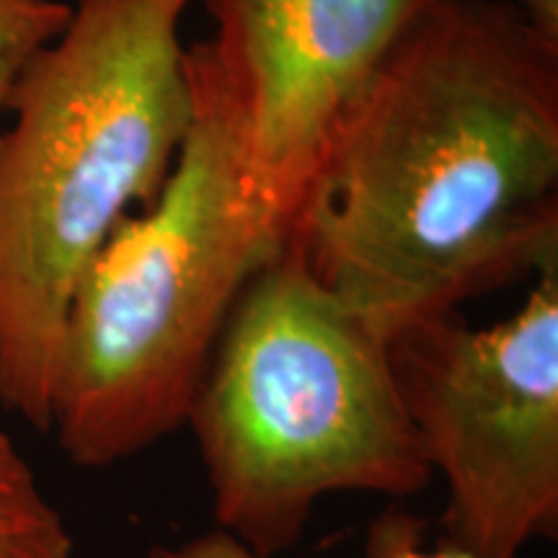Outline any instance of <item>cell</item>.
<instances>
[{
  "mask_svg": "<svg viewBox=\"0 0 558 558\" xmlns=\"http://www.w3.org/2000/svg\"><path fill=\"white\" fill-rule=\"evenodd\" d=\"M292 241L388 344L558 264V39L427 0L326 132Z\"/></svg>",
  "mask_w": 558,
  "mask_h": 558,
  "instance_id": "1",
  "label": "cell"
},
{
  "mask_svg": "<svg viewBox=\"0 0 558 558\" xmlns=\"http://www.w3.org/2000/svg\"><path fill=\"white\" fill-rule=\"evenodd\" d=\"M197 0H75L29 60L0 130V407L50 432L62 329L83 271L148 207L190 132L181 24Z\"/></svg>",
  "mask_w": 558,
  "mask_h": 558,
  "instance_id": "2",
  "label": "cell"
},
{
  "mask_svg": "<svg viewBox=\"0 0 558 558\" xmlns=\"http://www.w3.org/2000/svg\"><path fill=\"white\" fill-rule=\"evenodd\" d=\"M194 114L148 207L124 218L70 300L50 432L70 463L109 469L184 429L230 313L292 241L295 213L248 169L222 90L186 50Z\"/></svg>",
  "mask_w": 558,
  "mask_h": 558,
  "instance_id": "3",
  "label": "cell"
},
{
  "mask_svg": "<svg viewBox=\"0 0 558 558\" xmlns=\"http://www.w3.org/2000/svg\"><path fill=\"white\" fill-rule=\"evenodd\" d=\"M215 527L259 558L303 541L324 499H407L432 484L390 344L290 241L251 279L194 390Z\"/></svg>",
  "mask_w": 558,
  "mask_h": 558,
  "instance_id": "4",
  "label": "cell"
},
{
  "mask_svg": "<svg viewBox=\"0 0 558 558\" xmlns=\"http://www.w3.org/2000/svg\"><path fill=\"white\" fill-rule=\"evenodd\" d=\"M445 530L473 558H520L558 533V264L492 326L450 313L390 341Z\"/></svg>",
  "mask_w": 558,
  "mask_h": 558,
  "instance_id": "5",
  "label": "cell"
},
{
  "mask_svg": "<svg viewBox=\"0 0 558 558\" xmlns=\"http://www.w3.org/2000/svg\"><path fill=\"white\" fill-rule=\"evenodd\" d=\"M213 70L259 184L300 213L326 132L427 0H202Z\"/></svg>",
  "mask_w": 558,
  "mask_h": 558,
  "instance_id": "6",
  "label": "cell"
},
{
  "mask_svg": "<svg viewBox=\"0 0 558 558\" xmlns=\"http://www.w3.org/2000/svg\"><path fill=\"white\" fill-rule=\"evenodd\" d=\"M75 541L37 473L0 429V558H73Z\"/></svg>",
  "mask_w": 558,
  "mask_h": 558,
  "instance_id": "7",
  "label": "cell"
},
{
  "mask_svg": "<svg viewBox=\"0 0 558 558\" xmlns=\"http://www.w3.org/2000/svg\"><path fill=\"white\" fill-rule=\"evenodd\" d=\"M367 558H473L450 541H439L437 546H424L422 522L409 512L388 509L367 530L365 543ZM135 558H259L246 546L230 538L222 530L192 535V538L173 543H153Z\"/></svg>",
  "mask_w": 558,
  "mask_h": 558,
  "instance_id": "8",
  "label": "cell"
},
{
  "mask_svg": "<svg viewBox=\"0 0 558 558\" xmlns=\"http://www.w3.org/2000/svg\"><path fill=\"white\" fill-rule=\"evenodd\" d=\"M70 11L65 0H0V114L29 60L65 29Z\"/></svg>",
  "mask_w": 558,
  "mask_h": 558,
  "instance_id": "9",
  "label": "cell"
},
{
  "mask_svg": "<svg viewBox=\"0 0 558 558\" xmlns=\"http://www.w3.org/2000/svg\"><path fill=\"white\" fill-rule=\"evenodd\" d=\"M512 9H518L535 29L558 39V0H507Z\"/></svg>",
  "mask_w": 558,
  "mask_h": 558,
  "instance_id": "10",
  "label": "cell"
}]
</instances>
